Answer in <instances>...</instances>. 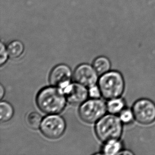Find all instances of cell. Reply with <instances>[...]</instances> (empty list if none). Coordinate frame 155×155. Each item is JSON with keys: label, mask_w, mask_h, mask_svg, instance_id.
I'll list each match as a JSON object with an SVG mask.
<instances>
[{"label": "cell", "mask_w": 155, "mask_h": 155, "mask_svg": "<svg viewBox=\"0 0 155 155\" xmlns=\"http://www.w3.org/2000/svg\"><path fill=\"white\" fill-rule=\"evenodd\" d=\"M66 99L61 88L47 87L40 90L36 97V103L39 109L48 114H58L64 110Z\"/></svg>", "instance_id": "obj_1"}, {"label": "cell", "mask_w": 155, "mask_h": 155, "mask_svg": "<svg viewBox=\"0 0 155 155\" xmlns=\"http://www.w3.org/2000/svg\"><path fill=\"white\" fill-rule=\"evenodd\" d=\"M98 86L103 98L110 100L121 97L125 90L126 83L120 72L110 71L99 78Z\"/></svg>", "instance_id": "obj_2"}, {"label": "cell", "mask_w": 155, "mask_h": 155, "mask_svg": "<svg viewBox=\"0 0 155 155\" xmlns=\"http://www.w3.org/2000/svg\"><path fill=\"white\" fill-rule=\"evenodd\" d=\"M124 124L119 116L109 114L97 122L95 127L98 138L103 143L120 139L123 134Z\"/></svg>", "instance_id": "obj_3"}, {"label": "cell", "mask_w": 155, "mask_h": 155, "mask_svg": "<svg viewBox=\"0 0 155 155\" xmlns=\"http://www.w3.org/2000/svg\"><path fill=\"white\" fill-rule=\"evenodd\" d=\"M107 104L99 99H92L82 103L78 110L80 118L87 124L95 123L106 114Z\"/></svg>", "instance_id": "obj_4"}, {"label": "cell", "mask_w": 155, "mask_h": 155, "mask_svg": "<svg viewBox=\"0 0 155 155\" xmlns=\"http://www.w3.org/2000/svg\"><path fill=\"white\" fill-rule=\"evenodd\" d=\"M135 121L143 126H148L155 122V103L150 99L141 98L132 105Z\"/></svg>", "instance_id": "obj_5"}, {"label": "cell", "mask_w": 155, "mask_h": 155, "mask_svg": "<svg viewBox=\"0 0 155 155\" xmlns=\"http://www.w3.org/2000/svg\"><path fill=\"white\" fill-rule=\"evenodd\" d=\"M66 128V122L63 117L58 114H49L42 119L40 129L47 138L56 139L63 136Z\"/></svg>", "instance_id": "obj_6"}, {"label": "cell", "mask_w": 155, "mask_h": 155, "mask_svg": "<svg viewBox=\"0 0 155 155\" xmlns=\"http://www.w3.org/2000/svg\"><path fill=\"white\" fill-rule=\"evenodd\" d=\"M98 74L93 66L87 64H82L75 69L73 78L76 82L90 88L96 85L99 81Z\"/></svg>", "instance_id": "obj_7"}, {"label": "cell", "mask_w": 155, "mask_h": 155, "mask_svg": "<svg viewBox=\"0 0 155 155\" xmlns=\"http://www.w3.org/2000/svg\"><path fill=\"white\" fill-rule=\"evenodd\" d=\"M72 72L66 64L57 65L51 71L49 81L52 86L63 90L71 83Z\"/></svg>", "instance_id": "obj_8"}, {"label": "cell", "mask_w": 155, "mask_h": 155, "mask_svg": "<svg viewBox=\"0 0 155 155\" xmlns=\"http://www.w3.org/2000/svg\"><path fill=\"white\" fill-rule=\"evenodd\" d=\"M66 99L71 104H81L89 96L87 87L77 82L70 84L62 90Z\"/></svg>", "instance_id": "obj_9"}, {"label": "cell", "mask_w": 155, "mask_h": 155, "mask_svg": "<svg viewBox=\"0 0 155 155\" xmlns=\"http://www.w3.org/2000/svg\"><path fill=\"white\" fill-rule=\"evenodd\" d=\"M123 150V143L120 139L113 140L105 143L102 148V153L104 155H119Z\"/></svg>", "instance_id": "obj_10"}, {"label": "cell", "mask_w": 155, "mask_h": 155, "mask_svg": "<svg viewBox=\"0 0 155 155\" xmlns=\"http://www.w3.org/2000/svg\"><path fill=\"white\" fill-rule=\"evenodd\" d=\"M126 101L121 97L111 99L107 103V110L110 114L119 115L126 108Z\"/></svg>", "instance_id": "obj_11"}, {"label": "cell", "mask_w": 155, "mask_h": 155, "mask_svg": "<svg viewBox=\"0 0 155 155\" xmlns=\"http://www.w3.org/2000/svg\"><path fill=\"white\" fill-rule=\"evenodd\" d=\"M9 57L12 59L19 58L23 54L25 46L23 43L19 40H13L6 47Z\"/></svg>", "instance_id": "obj_12"}, {"label": "cell", "mask_w": 155, "mask_h": 155, "mask_svg": "<svg viewBox=\"0 0 155 155\" xmlns=\"http://www.w3.org/2000/svg\"><path fill=\"white\" fill-rule=\"evenodd\" d=\"M93 66L97 73L102 75L110 71L111 64L110 60L106 57H98L93 61Z\"/></svg>", "instance_id": "obj_13"}, {"label": "cell", "mask_w": 155, "mask_h": 155, "mask_svg": "<svg viewBox=\"0 0 155 155\" xmlns=\"http://www.w3.org/2000/svg\"><path fill=\"white\" fill-rule=\"evenodd\" d=\"M14 115V109L12 105L6 101L0 103V120L1 122L10 121Z\"/></svg>", "instance_id": "obj_14"}, {"label": "cell", "mask_w": 155, "mask_h": 155, "mask_svg": "<svg viewBox=\"0 0 155 155\" xmlns=\"http://www.w3.org/2000/svg\"><path fill=\"white\" fill-rule=\"evenodd\" d=\"M42 117L39 113L36 112L30 113L27 117V123L30 128L34 130L40 128Z\"/></svg>", "instance_id": "obj_15"}, {"label": "cell", "mask_w": 155, "mask_h": 155, "mask_svg": "<svg viewBox=\"0 0 155 155\" xmlns=\"http://www.w3.org/2000/svg\"><path fill=\"white\" fill-rule=\"evenodd\" d=\"M119 117L124 125H130L136 121L132 109L126 107L120 112Z\"/></svg>", "instance_id": "obj_16"}, {"label": "cell", "mask_w": 155, "mask_h": 155, "mask_svg": "<svg viewBox=\"0 0 155 155\" xmlns=\"http://www.w3.org/2000/svg\"><path fill=\"white\" fill-rule=\"evenodd\" d=\"M0 46H1L0 65H1V66H2L3 65H4L6 63L8 59V57H9V56H8V51H7V48L5 46V45L1 42Z\"/></svg>", "instance_id": "obj_17"}, {"label": "cell", "mask_w": 155, "mask_h": 155, "mask_svg": "<svg viewBox=\"0 0 155 155\" xmlns=\"http://www.w3.org/2000/svg\"><path fill=\"white\" fill-rule=\"evenodd\" d=\"M88 94L89 96L92 99H99L101 96H102L101 91L99 88V86H97L96 85L89 88Z\"/></svg>", "instance_id": "obj_18"}, {"label": "cell", "mask_w": 155, "mask_h": 155, "mask_svg": "<svg viewBox=\"0 0 155 155\" xmlns=\"http://www.w3.org/2000/svg\"><path fill=\"white\" fill-rule=\"evenodd\" d=\"M5 94V90H4V87L1 85L0 86V99L2 100Z\"/></svg>", "instance_id": "obj_19"}]
</instances>
